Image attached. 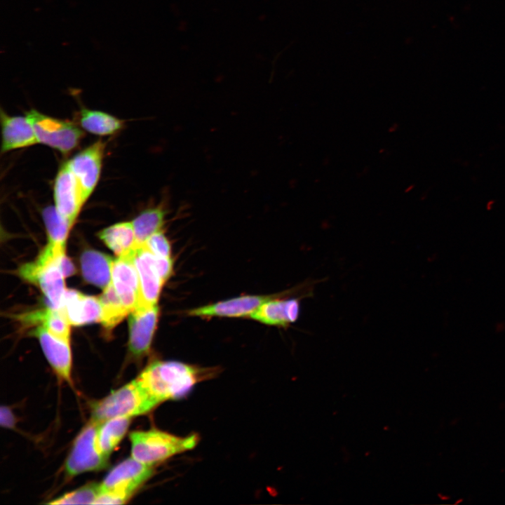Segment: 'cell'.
Here are the masks:
<instances>
[{"label": "cell", "mask_w": 505, "mask_h": 505, "mask_svg": "<svg viewBox=\"0 0 505 505\" xmlns=\"http://www.w3.org/2000/svg\"><path fill=\"white\" fill-rule=\"evenodd\" d=\"M106 145V142L99 140L67 161L86 201L100 180Z\"/></svg>", "instance_id": "obj_9"}, {"label": "cell", "mask_w": 505, "mask_h": 505, "mask_svg": "<svg viewBox=\"0 0 505 505\" xmlns=\"http://www.w3.org/2000/svg\"><path fill=\"white\" fill-rule=\"evenodd\" d=\"M114 260L107 255L89 250L81 256V272L84 279L102 290L111 283Z\"/></svg>", "instance_id": "obj_18"}, {"label": "cell", "mask_w": 505, "mask_h": 505, "mask_svg": "<svg viewBox=\"0 0 505 505\" xmlns=\"http://www.w3.org/2000/svg\"><path fill=\"white\" fill-rule=\"evenodd\" d=\"M129 314V351L133 357L140 358L150 350L158 322L159 308L157 304L140 306Z\"/></svg>", "instance_id": "obj_12"}, {"label": "cell", "mask_w": 505, "mask_h": 505, "mask_svg": "<svg viewBox=\"0 0 505 505\" xmlns=\"http://www.w3.org/2000/svg\"><path fill=\"white\" fill-rule=\"evenodd\" d=\"M154 466L130 457L114 466L100 483L95 504L126 503L154 474Z\"/></svg>", "instance_id": "obj_5"}, {"label": "cell", "mask_w": 505, "mask_h": 505, "mask_svg": "<svg viewBox=\"0 0 505 505\" xmlns=\"http://www.w3.org/2000/svg\"><path fill=\"white\" fill-rule=\"evenodd\" d=\"M129 437L131 457L152 466L192 450L199 440L196 433L180 436L156 429L133 431Z\"/></svg>", "instance_id": "obj_2"}, {"label": "cell", "mask_w": 505, "mask_h": 505, "mask_svg": "<svg viewBox=\"0 0 505 505\" xmlns=\"http://www.w3.org/2000/svg\"><path fill=\"white\" fill-rule=\"evenodd\" d=\"M40 342L44 355L57 376L72 384V353L69 342L57 337L41 325L32 331Z\"/></svg>", "instance_id": "obj_14"}, {"label": "cell", "mask_w": 505, "mask_h": 505, "mask_svg": "<svg viewBox=\"0 0 505 505\" xmlns=\"http://www.w3.org/2000/svg\"><path fill=\"white\" fill-rule=\"evenodd\" d=\"M102 314L100 323L107 332H111L129 312L123 305L112 283L103 290L99 297Z\"/></svg>", "instance_id": "obj_24"}, {"label": "cell", "mask_w": 505, "mask_h": 505, "mask_svg": "<svg viewBox=\"0 0 505 505\" xmlns=\"http://www.w3.org/2000/svg\"><path fill=\"white\" fill-rule=\"evenodd\" d=\"M144 245L157 257H170V245L162 231L152 235Z\"/></svg>", "instance_id": "obj_27"}, {"label": "cell", "mask_w": 505, "mask_h": 505, "mask_svg": "<svg viewBox=\"0 0 505 505\" xmlns=\"http://www.w3.org/2000/svg\"><path fill=\"white\" fill-rule=\"evenodd\" d=\"M22 321L32 325H41L50 333L69 342L72 325L62 308L49 307L25 314Z\"/></svg>", "instance_id": "obj_20"}, {"label": "cell", "mask_w": 505, "mask_h": 505, "mask_svg": "<svg viewBox=\"0 0 505 505\" xmlns=\"http://www.w3.org/2000/svg\"><path fill=\"white\" fill-rule=\"evenodd\" d=\"M159 404L136 378L96 402L93 405L91 420L101 422L117 417L131 418L148 413Z\"/></svg>", "instance_id": "obj_4"}, {"label": "cell", "mask_w": 505, "mask_h": 505, "mask_svg": "<svg viewBox=\"0 0 505 505\" xmlns=\"http://www.w3.org/2000/svg\"><path fill=\"white\" fill-rule=\"evenodd\" d=\"M79 117V125L83 130L99 136L114 135L124 126L122 119L100 110L82 108Z\"/></svg>", "instance_id": "obj_21"}, {"label": "cell", "mask_w": 505, "mask_h": 505, "mask_svg": "<svg viewBox=\"0 0 505 505\" xmlns=\"http://www.w3.org/2000/svg\"><path fill=\"white\" fill-rule=\"evenodd\" d=\"M273 295H245L193 309L188 314L194 316L244 317L251 316Z\"/></svg>", "instance_id": "obj_16"}, {"label": "cell", "mask_w": 505, "mask_h": 505, "mask_svg": "<svg viewBox=\"0 0 505 505\" xmlns=\"http://www.w3.org/2000/svg\"><path fill=\"white\" fill-rule=\"evenodd\" d=\"M61 308L71 325H82L101 321L102 309L100 299L75 290H66Z\"/></svg>", "instance_id": "obj_17"}, {"label": "cell", "mask_w": 505, "mask_h": 505, "mask_svg": "<svg viewBox=\"0 0 505 505\" xmlns=\"http://www.w3.org/2000/svg\"><path fill=\"white\" fill-rule=\"evenodd\" d=\"M53 198L57 211L73 226L86 201L67 161L61 165L56 174Z\"/></svg>", "instance_id": "obj_10"}, {"label": "cell", "mask_w": 505, "mask_h": 505, "mask_svg": "<svg viewBox=\"0 0 505 505\" xmlns=\"http://www.w3.org/2000/svg\"><path fill=\"white\" fill-rule=\"evenodd\" d=\"M98 236L117 257L130 256L137 248L131 221L107 227L98 233Z\"/></svg>", "instance_id": "obj_19"}, {"label": "cell", "mask_w": 505, "mask_h": 505, "mask_svg": "<svg viewBox=\"0 0 505 505\" xmlns=\"http://www.w3.org/2000/svg\"><path fill=\"white\" fill-rule=\"evenodd\" d=\"M32 123L38 143L68 154L80 144L84 133L76 123L31 109L25 114Z\"/></svg>", "instance_id": "obj_6"}, {"label": "cell", "mask_w": 505, "mask_h": 505, "mask_svg": "<svg viewBox=\"0 0 505 505\" xmlns=\"http://www.w3.org/2000/svg\"><path fill=\"white\" fill-rule=\"evenodd\" d=\"M42 218L46 229L48 243L55 247L65 249L67 236L72 226L59 214L55 206L43 208Z\"/></svg>", "instance_id": "obj_25"}, {"label": "cell", "mask_w": 505, "mask_h": 505, "mask_svg": "<svg viewBox=\"0 0 505 505\" xmlns=\"http://www.w3.org/2000/svg\"><path fill=\"white\" fill-rule=\"evenodd\" d=\"M219 370L173 361H156L137 377L160 403L184 397L198 383L214 378Z\"/></svg>", "instance_id": "obj_1"}, {"label": "cell", "mask_w": 505, "mask_h": 505, "mask_svg": "<svg viewBox=\"0 0 505 505\" xmlns=\"http://www.w3.org/2000/svg\"><path fill=\"white\" fill-rule=\"evenodd\" d=\"M100 493V483H90L66 493L53 501L50 504H95Z\"/></svg>", "instance_id": "obj_26"}, {"label": "cell", "mask_w": 505, "mask_h": 505, "mask_svg": "<svg viewBox=\"0 0 505 505\" xmlns=\"http://www.w3.org/2000/svg\"><path fill=\"white\" fill-rule=\"evenodd\" d=\"M318 280L306 281L289 297L290 290L274 296L264 302L250 317L269 325L286 328L297 321L301 310V299L312 297Z\"/></svg>", "instance_id": "obj_7"}, {"label": "cell", "mask_w": 505, "mask_h": 505, "mask_svg": "<svg viewBox=\"0 0 505 505\" xmlns=\"http://www.w3.org/2000/svg\"><path fill=\"white\" fill-rule=\"evenodd\" d=\"M0 114L1 154L39 144L32 123L25 114L11 116L3 109Z\"/></svg>", "instance_id": "obj_15"}, {"label": "cell", "mask_w": 505, "mask_h": 505, "mask_svg": "<svg viewBox=\"0 0 505 505\" xmlns=\"http://www.w3.org/2000/svg\"><path fill=\"white\" fill-rule=\"evenodd\" d=\"M16 422L12 410L7 406H1L0 409V423L1 426L12 429Z\"/></svg>", "instance_id": "obj_28"}, {"label": "cell", "mask_w": 505, "mask_h": 505, "mask_svg": "<svg viewBox=\"0 0 505 505\" xmlns=\"http://www.w3.org/2000/svg\"><path fill=\"white\" fill-rule=\"evenodd\" d=\"M65 254L64 249L48 243L34 260L22 265L18 270L22 278L39 287L55 309L62 307L67 290L65 277L60 265V258Z\"/></svg>", "instance_id": "obj_3"}, {"label": "cell", "mask_w": 505, "mask_h": 505, "mask_svg": "<svg viewBox=\"0 0 505 505\" xmlns=\"http://www.w3.org/2000/svg\"><path fill=\"white\" fill-rule=\"evenodd\" d=\"M130 417H117L99 422L97 445L100 452L109 457L126 435Z\"/></svg>", "instance_id": "obj_22"}, {"label": "cell", "mask_w": 505, "mask_h": 505, "mask_svg": "<svg viewBox=\"0 0 505 505\" xmlns=\"http://www.w3.org/2000/svg\"><path fill=\"white\" fill-rule=\"evenodd\" d=\"M133 255L114 260L111 281L116 295L129 314L137 307L140 298L139 278Z\"/></svg>", "instance_id": "obj_13"}, {"label": "cell", "mask_w": 505, "mask_h": 505, "mask_svg": "<svg viewBox=\"0 0 505 505\" xmlns=\"http://www.w3.org/2000/svg\"><path fill=\"white\" fill-rule=\"evenodd\" d=\"M140 284L137 307L156 305L166 282L161 276L157 257L145 245L137 247L133 255Z\"/></svg>", "instance_id": "obj_11"}, {"label": "cell", "mask_w": 505, "mask_h": 505, "mask_svg": "<svg viewBox=\"0 0 505 505\" xmlns=\"http://www.w3.org/2000/svg\"><path fill=\"white\" fill-rule=\"evenodd\" d=\"M98 425L99 422L91 420L74 440L65 464L68 477L98 471L107 465L109 457L100 452L97 445Z\"/></svg>", "instance_id": "obj_8"}, {"label": "cell", "mask_w": 505, "mask_h": 505, "mask_svg": "<svg viewBox=\"0 0 505 505\" xmlns=\"http://www.w3.org/2000/svg\"><path fill=\"white\" fill-rule=\"evenodd\" d=\"M165 215L163 208L156 206L145 209L131 221L137 247L144 245L152 235L161 231Z\"/></svg>", "instance_id": "obj_23"}]
</instances>
